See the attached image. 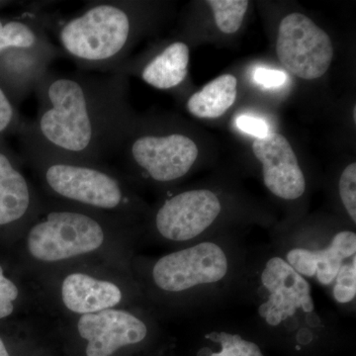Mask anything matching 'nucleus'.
Masks as SVG:
<instances>
[{
	"instance_id": "5",
	"label": "nucleus",
	"mask_w": 356,
	"mask_h": 356,
	"mask_svg": "<svg viewBox=\"0 0 356 356\" xmlns=\"http://www.w3.org/2000/svg\"><path fill=\"white\" fill-rule=\"evenodd\" d=\"M243 266L233 243L206 240L161 257L152 277L163 291L198 293L204 298L233 282Z\"/></svg>"
},
{
	"instance_id": "7",
	"label": "nucleus",
	"mask_w": 356,
	"mask_h": 356,
	"mask_svg": "<svg viewBox=\"0 0 356 356\" xmlns=\"http://www.w3.org/2000/svg\"><path fill=\"white\" fill-rule=\"evenodd\" d=\"M104 238L102 225L95 218L81 211L54 209L33 225L27 245L34 259L55 262L95 252Z\"/></svg>"
},
{
	"instance_id": "13",
	"label": "nucleus",
	"mask_w": 356,
	"mask_h": 356,
	"mask_svg": "<svg viewBox=\"0 0 356 356\" xmlns=\"http://www.w3.org/2000/svg\"><path fill=\"white\" fill-rule=\"evenodd\" d=\"M252 151L261 163L264 184L274 196L293 201L304 195L305 175L284 136L269 133L254 140Z\"/></svg>"
},
{
	"instance_id": "24",
	"label": "nucleus",
	"mask_w": 356,
	"mask_h": 356,
	"mask_svg": "<svg viewBox=\"0 0 356 356\" xmlns=\"http://www.w3.org/2000/svg\"><path fill=\"white\" fill-rule=\"evenodd\" d=\"M236 125L243 132L254 136L257 139L266 137L269 134L268 126L266 122L252 115H240L236 118Z\"/></svg>"
},
{
	"instance_id": "2",
	"label": "nucleus",
	"mask_w": 356,
	"mask_h": 356,
	"mask_svg": "<svg viewBox=\"0 0 356 356\" xmlns=\"http://www.w3.org/2000/svg\"><path fill=\"white\" fill-rule=\"evenodd\" d=\"M131 2L90 1L67 16L43 13L47 31L57 37L60 50L83 72L110 74L124 62L139 29Z\"/></svg>"
},
{
	"instance_id": "10",
	"label": "nucleus",
	"mask_w": 356,
	"mask_h": 356,
	"mask_svg": "<svg viewBox=\"0 0 356 356\" xmlns=\"http://www.w3.org/2000/svg\"><path fill=\"white\" fill-rule=\"evenodd\" d=\"M221 212L217 194L209 189H192L166 199L156 211L154 227L165 240L191 243L205 235Z\"/></svg>"
},
{
	"instance_id": "26",
	"label": "nucleus",
	"mask_w": 356,
	"mask_h": 356,
	"mask_svg": "<svg viewBox=\"0 0 356 356\" xmlns=\"http://www.w3.org/2000/svg\"><path fill=\"white\" fill-rule=\"evenodd\" d=\"M0 356H9L8 351L6 350V344H4L1 337H0Z\"/></svg>"
},
{
	"instance_id": "4",
	"label": "nucleus",
	"mask_w": 356,
	"mask_h": 356,
	"mask_svg": "<svg viewBox=\"0 0 356 356\" xmlns=\"http://www.w3.org/2000/svg\"><path fill=\"white\" fill-rule=\"evenodd\" d=\"M19 136L23 156L58 197L105 211L119 209L128 202L120 179L105 165L62 156Z\"/></svg>"
},
{
	"instance_id": "8",
	"label": "nucleus",
	"mask_w": 356,
	"mask_h": 356,
	"mask_svg": "<svg viewBox=\"0 0 356 356\" xmlns=\"http://www.w3.org/2000/svg\"><path fill=\"white\" fill-rule=\"evenodd\" d=\"M198 154L197 145L184 134L140 133L133 123L117 153L158 184H170L185 177Z\"/></svg>"
},
{
	"instance_id": "23",
	"label": "nucleus",
	"mask_w": 356,
	"mask_h": 356,
	"mask_svg": "<svg viewBox=\"0 0 356 356\" xmlns=\"http://www.w3.org/2000/svg\"><path fill=\"white\" fill-rule=\"evenodd\" d=\"M18 288L4 275L3 269L0 266V320L13 313V302L17 299Z\"/></svg>"
},
{
	"instance_id": "19",
	"label": "nucleus",
	"mask_w": 356,
	"mask_h": 356,
	"mask_svg": "<svg viewBox=\"0 0 356 356\" xmlns=\"http://www.w3.org/2000/svg\"><path fill=\"white\" fill-rule=\"evenodd\" d=\"M207 3L212 8L218 28L225 34H234L242 26L250 2L248 0H209Z\"/></svg>"
},
{
	"instance_id": "15",
	"label": "nucleus",
	"mask_w": 356,
	"mask_h": 356,
	"mask_svg": "<svg viewBox=\"0 0 356 356\" xmlns=\"http://www.w3.org/2000/svg\"><path fill=\"white\" fill-rule=\"evenodd\" d=\"M33 205V193L13 154L0 140V227L19 222Z\"/></svg>"
},
{
	"instance_id": "11",
	"label": "nucleus",
	"mask_w": 356,
	"mask_h": 356,
	"mask_svg": "<svg viewBox=\"0 0 356 356\" xmlns=\"http://www.w3.org/2000/svg\"><path fill=\"white\" fill-rule=\"evenodd\" d=\"M278 254L307 280L332 286L343 262L356 255V234L351 229H341L321 242L282 243Z\"/></svg>"
},
{
	"instance_id": "25",
	"label": "nucleus",
	"mask_w": 356,
	"mask_h": 356,
	"mask_svg": "<svg viewBox=\"0 0 356 356\" xmlns=\"http://www.w3.org/2000/svg\"><path fill=\"white\" fill-rule=\"evenodd\" d=\"M254 81L266 88H280L287 81L286 74L282 70L259 67L254 72Z\"/></svg>"
},
{
	"instance_id": "6",
	"label": "nucleus",
	"mask_w": 356,
	"mask_h": 356,
	"mask_svg": "<svg viewBox=\"0 0 356 356\" xmlns=\"http://www.w3.org/2000/svg\"><path fill=\"white\" fill-rule=\"evenodd\" d=\"M60 56L47 32L43 13L0 18V84L11 95L26 97L34 91L51 63Z\"/></svg>"
},
{
	"instance_id": "21",
	"label": "nucleus",
	"mask_w": 356,
	"mask_h": 356,
	"mask_svg": "<svg viewBox=\"0 0 356 356\" xmlns=\"http://www.w3.org/2000/svg\"><path fill=\"white\" fill-rule=\"evenodd\" d=\"M26 123L27 121H23L18 113L15 103L0 86V136L11 132L20 134Z\"/></svg>"
},
{
	"instance_id": "1",
	"label": "nucleus",
	"mask_w": 356,
	"mask_h": 356,
	"mask_svg": "<svg viewBox=\"0 0 356 356\" xmlns=\"http://www.w3.org/2000/svg\"><path fill=\"white\" fill-rule=\"evenodd\" d=\"M126 88L123 74L49 70L34 89L36 118L19 135L62 156L105 165L133 123Z\"/></svg>"
},
{
	"instance_id": "16",
	"label": "nucleus",
	"mask_w": 356,
	"mask_h": 356,
	"mask_svg": "<svg viewBox=\"0 0 356 356\" xmlns=\"http://www.w3.org/2000/svg\"><path fill=\"white\" fill-rule=\"evenodd\" d=\"M189 48L184 42H172L138 67L145 83L161 90H170L180 86L188 72Z\"/></svg>"
},
{
	"instance_id": "17",
	"label": "nucleus",
	"mask_w": 356,
	"mask_h": 356,
	"mask_svg": "<svg viewBox=\"0 0 356 356\" xmlns=\"http://www.w3.org/2000/svg\"><path fill=\"white\" fill-rule=\"evenodd\" d=\"M236 86L238 81L235 76L222 74L192 95L186 103V108L197 118L221 117L235 103Z\"/></svg>"
},
{
	"instance_id": "14",
	"label": "nucleus",
	"mask_w": 356,
	"mask_h": 356,
	"mask_svg": "<svg viewBox=\"0 0 356 356\" xmlns=\"http://www.w3.org/2000/svg\"><path fill=\"white\" fill-rule=\"evenodd\" d=\"M122 297L120 288L114 283L83 273L70 274L63 282V302L76 314L86 315L113 308L120 303Z\"/></svg>"
},
{
	"instance_id": "18",
	"label": "nucleus",
	"mask_w": 356,
	"mask_h": 356,
	"mask_svg": "<svg viewBox=\"0 0 356 356\" xmlns=\"http://www.w3.org/2000/svg\"><path fill=\"white\" fill-rule=\"evenodd\" d=\"M204 339L207 346L198 356H266L259 344L233 330L215 329Z\"/></svg>"
},
{
	"instance_id": "22",
	"label": "nucleus",
	"mask_w": 356,
	"mask_h": 356,
	"mask_svg": "<svg viewBox=\"0 0 356 356\" xmlns=\"http://www.w3.org/2000/svg\"><path fill=\"white\" fill-rule=\"evenodd\" d=\"M339 193L351 221L356 222V163L344 168L339 181Z\"/></svg>"
},
{
	"instance_id": "27",
	"label": "nucleus",
	"mask_w": 356,
	"mask_h": 356,
	"mask_svg": "<svg viewBox=\"0 0 356 356\" xmlns=\"http://www.w3.org/2000/svg\"><path fill=\"white\" fill-rule=\"evenodd\" d=\"M353 117H355V121H356V107H355V113H353Z\"/></svg>"
},
{
	"instance_id": "3",
	"label": "nucleus",
	"mask_w": 356,
	"mask_h": 356,
	"mask_svg": "<svg viewBox=\"0 0 356 356\" xmlns=\"http://www.w3.org/2000/svg\"><path fill=\"white\" fill-rule=\"evenodd\" d=\"M243 273L259 324L266 329L299 337L327 324L316 308L311 283L278 252L264 257L252 269L243 266Z\"/></svg>"
},
{
	"instance_id": "12",
	"label": "nucleus",
	"mask_w": 356,
	"mask_h": 356,
	"mask_svg": "<svg viewBox=\"0 0 356 356\" xmlns=\"http://www.w3.org/2000/svg\"><path fill=\"white\" fill-rule=\"evenodd\" d=\"M77 331L88 341V356H111L119 348L142 343L147 336L144 321L114 309L81 316Z\"/></svg>"
},
{
	"instance_id": "9",
	"label": "nucleus",
	"mask_w": 356,
	"mask_h": 356,
	"mask_svg": "<svg viewBox=\"0 0 356 356\" xmlns=\"http://www.w3.org/2000/svg\"><path fill=\"white\" fill-rule=\"evenodd\" d=\"M276 51L285 69L306 81L324 76L334 58L329 35L310 18L297 13L281 21Z\"/></svg>"
},
{
	"instance_id": "20",
	"label": "nucleus",
	"mask_w": 356,
	"mask_h": 356,
	"mask_svg": "<svg viewBox=\"0 0 356 356\" xmlns=\"http://www.w3.org/2000/svg\"><path fill=\"white\" fill-rule=\"evenodd\" d=\"M332 298L339 306L355 305L356 299V255L343 262L332 284Z\"/></svg>"
}]
</instances>
